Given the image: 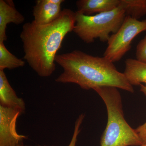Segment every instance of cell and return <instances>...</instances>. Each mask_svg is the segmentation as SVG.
<instances>
[{
  "label": "cell",
  "mask_w": 146,
  "mask_h": 146,
  "mask_svg": "<svg viewBox=\"0 0 146 146\" xmlns=\"http://www.w3.org/2000/svg\"><path fill=\"white\" fill-rule=\"evenodd\" d=\"M64 0H37L33 7L34 21L36 24L45 25L52 23L60 16L61 5Z\"/></svg>",
  "instance_id": "obj_7"
},
{
  "label": "cell",
  "mask_w": 146,
  "mask_h": 146,
  "mask_svg": "<svg viewBox=\"0 0 146 146\" xmlns=\"http://www.w3.org/2000/svg\"><path fill=\"white\" fill-rule=\"evenodd\" d=\"M55 62L63 69L55 80L56 82L76 84L86 90L108 86L134 92L123 73L119 72L113 63L104 56H94L74 50L57 55Z\"/></svg>",
  "instance_id": "obj_2"
},
{
  "label": "cell",
  "mask_w": 146,
  "mask_h": 146,
  "mask_svg": "<svg viewBox=\"0 0 146 146\" xmlns=\"http://www.w3.org/2000/svg\"><path fill=\"white\" fill-rule=\"evenodd\" d=\"M76 18V12L64 9L50 23L41 25L33 21L23 26L20 37L24 58L39 76L47 77L54 72L57 52L65 36L74 30Z\"/></svg>",
  "instance_id": "obj_1"
},
{
  "label": "cell",
  "mask_w": 146,
  "mask_h": 146,
  "mask_svg": "<svg viewBox=\"0 0 146 146\" xmlns=\"http://www.w3.org/2000/svg\"><path fill=\"white\" fill-rule=\"evenodd\" d=\"M118 89L104 86L94 89L104 102L107 110V123L101 138L100 146H141L143 143L135 129L125 119Z\"/></svg>",
  "instance_id": "obj_3"
},
{
  "label": "cell",
  "mask_w": 146,
  "mask_h": 146,
  "mask_svg": "<svg viewBox=\"0 0 146 146\" xmlns=\"http://www.w3.org/2000/svg\"><path fill=\"white\" fill-rule=\"evenodd\" d=\"M120 0H79L77 12L86 16L111 11L119 6Z\"/></svg>",
  "instance_id": "obj_10"
},
{
  "label": "cell",
  "mask_w": 146,
  "mask_h": 146,
  "mask_svg": "<svg viewBox=\"0 0 146 146\" xmlns=\"http://www.w3.org/2000/svg\"><path fill=\"white\" fill-rule=\"evenodd\" d=\"M136 56L137 60L146 63V35L138 43Z\"/></svg>",
  "instance_id": "obj_14"
},
{
  "label": "cell",
  "mask_w": 146,
  "mask_h": 146,
  "mask_svg": "<svg viewBox=\"0 0 146 146\" xmlns=\"http://www.w3.org/2000/svg\"><path fill=\"white\" fill-rule=\"evenodd\" d=\"M76 23L73 31L86 44L99 39L108 42L111 33L119 30L126 17L119 6L114 10L91 16H86L76 11Z\"/></svg>",
  "instance_id": "obj_4"
},
{
  "label": "cell",
  "mask_w": 146,
  "mask_h": 146,
  "mask_svg": "<svg viewBox=\"0 0 146 146\" xmlns=\"http://www.w3.org/2000/svg\"><path fill=\"white\" fill-rule=\"evenodd\" d=\"M141 146H146V144H144V145H141Z\"/></svg>",
  "instance_id": "obj_17"
},
{
  "label": "cell",
  "mask_w": 146,
  "mask_h": 146,
  "mask_svg": "<svg viewBox=\"0 0 146 146\" xmlns=\"http://www.w3.org/2000/svg\"><path fill=\"white\" fill-rule=\"evenodd\" d=\"M119 6L126 16L136 20L146 15V0H120Z\"/></svg>",
  "instance_id": "obj_12"
},
{
  "label": "cell",
  "mask_w": 146,
  "mask_h": 146,
  "mask_svg": "<svg viewBox=\"0 0 146 146\" xmlns=\"http://www.w3.org/2000/svg\"><path fill=\"white\" fill-rule=\"evenodd\" d=\"M25 64V61L18 58L7 49L4 42H0V70L21 68Z\"/></svg>",
  "instance_id": "obj_13"
},
{
  "label": "cell",
  "mask_w": 146,
  "mask_h": 146,
  "mask_svg": "<svg viewBox=\"0 0 146 146\" xmlns=\"http://www.w3.org/2000/svg\"><path fill=\"white\" fill-rule=\"evenodd\" d=\"M22 113L0 106V146H24L27 137L18 134L16 122Z\"/></svg>",
  "instance_id": "obj_6"
},
{
  "label": "cell",
  "mask_w": 146,
  "mask_h": 146,
  "mask_svg": "<svg viewBox=\"0 0 146 146\" xmlns=\"http://www.w3.org/2000/svg\"><path fill=\"white\" fill-rule=\"evenodd\" d=\"M0 104L3 107L18 110L22 114L26 109L23 100L17 96L2 70H0Z\"/></svg>",
  "instance_id": "obj_9"
},
{
  "label": "cell",
  "mask_w": 146,
  "mask_h": 146,
  "mask_svg": "<svg viewBox=\"0 0 146 146\" xmlns=\"http://www.w3.org/2000/svg\"><path fill=\"white\" fill-rule=\"evenodd\" d=\"M140 90L146 96V86L143 84L140 85ZM143 145L146 144V122L135 129Z\"/></svg>",
  "instance_id": "obj_16"
},
{
  "label": "cell",
  "mask_w": 146,
  "mask_h": 146,
  "mask_svg": "<svg viewBox=\"0 0 146 146\" xmlns=\"http://www.w3.org/2000/svg\"><path fill=\"white\" fill-rule=\"evenodd\" d=\"M123 74L131 86L143 84L146 86V63L136 59L127 58Z\"/></svg>",
  "instance_id": "obj_11"
},
{
  "label": "cell",
  "mask_w": 146,
  "mask_h": 146,
  "mask_svg": "<svg viewBox=\"0 0 146 146\" xmlns=\"http://www.w3.org/2000/svg\"><path fill=\"white\" fill-rule=\"evenodd\" d=\"M84 117V114H82L81 115L79 116L78 118L77 119L75 122V124L74 130L72 137V140L70 142V143L69 144L68 146H76L78 136V134L80 132V125H81V124L82 123ZM37 146H49L40 145H39Z\"/></svg>",
  "instance_id": "obj_15"
},
{
  "label": "cell",
  "mask_w": 146,
  "mask_h": 146,
  "mask_svg": "<svg viewBox=\"0 0 146 146\" xmlns=\"http://www.w3.org/2000/svg\"><path fill=\"white\" fill-rule=\"evenodd\" d=\"M146 31V20L139 21L126 16L116 33L110 35L104 56L114 63L119 61L130 50L133 39Z\"/></svg>",
  "instance_id": "obj_5"
},
{
  "label": "cell",
  "mask_w": 146,
  "mask_h": 146,
  "mask_svg": "<svg viewBox=\"0 0 146 146\" xmlns=\"http://www.w3.org/2000/svg\"><path fill=\"white\" fill-rule=\"evenodd\" d=\"M25 17L17 10L12 1H0V42L7 39V27L12 23L18 25L23 23Z\"/></svg>",
  "instance_id": "obj_8"
}]
</instances>
